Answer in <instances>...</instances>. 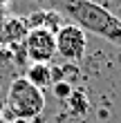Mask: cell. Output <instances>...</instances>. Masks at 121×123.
Wrapping results in <instances>:
<instances>
[{
  "label": "cell",
  "instance_id": "cell-1",
  "mask_svg": "<svg viewBox=\"0 0 121 123\" xmlns=\"http://www.w3.org/2000/svg\"><path fill=\"white\" fill-rule=\"evenodd\" d=\"M63 11L79 25L85 34H94L99 38L121 47V20L94 0H63Z\"/></svg>",
  "mask_w": 121,
  "mask_h": 123
},
{
  "label": "cell",
  "instance_id": "cell-2",
  "mask_svg": "<svg viewBox=\"0 0 121 123\" xmlns=\"http://www.w3.org/2000/svg\"><path fill=\"white\" fill-rule=\"evenodd\" d=\"M7 105L16 119H38L40 112L45 110V92L32 85L25 76H18L7 90Z\"/></svg>",
  "mask_w": 121,
  "mask_h": 123
},
{
  "label": "cell",
  "instance_id": "cell-3",
  "mask_svg": "<svg viewBox=\"0 0 121 123\" xmlns=\"http://www.w3.org/2000/svg\"><path fill=\"white\" fill-rule=\"evenodd\" d=\"M54 38H56V54L63 61H70L76 65L88 52V36L74 23H65L54 34Z\"/></svg>",
  "mask_w": 121,
  "mask_h": 123
},
{
  "label": "cell",
  "instance_id": "cell-4",
  "mask_svg": "<svg viewBox=\"0 0 121 123\" xmlns=\"http://www.w3.org/2000/svg\"><path fill=\"white\" fill-rule=\"evenodd\" d=\"M25 54L32 63H49L56 56V38L49 29H29L23 40Z\"/></svg>",
  "mask_w": 121,
  "mask_h": 123
},
{
  "label": "cell",
  "instance_id": "cell-5",
  "mask_svg": "<svg viewBox=\"0 0 121 123\" xmlns=\"http://www.w3.org/2000/svg\"><path fill=\"white\" fill-rule=\"evenodd\" d=\"M27 31H29V27L23 18H7L2 27H0V38H2L5 45H18V43L25 40Z\"/></svg>",
  "mask_w": 121,
  "mask_h": 123
},
{
  "label": "cell",
  "instance_id": "cell-6",
  "mask_svg": "<svg viewBox=\"0 0 121 123\" xmlns=\"http://www.w3.org/2000/svg\"><path fill=\"white\" fill-rule=\"evenodd\" d=\"M25 78L32 85H36L38 90H45V87L52 85V67H49L47 63H32L29 67H27Z\"/></svg>",
  "mask_w": 121,
  "mask_h": 123
},
{
  "label": "cell",
  "instance_id": "cell-7",
  "mask_svg": "<svg viewBox=\"0 0 121 123\" xmlns=\"http://www.w3.org/2000/svg\"><path fill=\"white\" fill-rule=\"evenodd\" d=\"M67 107H70V112H72L74 117H83V114L90 110L88 94H85L83 90H74V92H72V96L67 98Z\"/></svg>",
  "mask_w": 121,
  "mask_h": 123
},
{
  "label": "cell",
  "instance_id": "cell-8",
  "mask_svg": "<svg viewBox=\"0 0 121 123\" xmlns=\"http://www.w3.org/2000/svg\"><path fill=\"white\" fill-rule=\"evenodd\" d=\"M52 92H54V96L58 98V101H67L70 96H72V85H70L67 81H58V83H54L52 85Z\"/></svg>",
  "mask_w": 121,
  "mask_h": 123
},
{
  "label": "cell",
  "instance_id": "cell-9",
  "mask_svg": "<svg viewBox=\"0 0 121 123\" xmlns=\"http://www.w3.org/2000/svg\"><path fill=\"white\" fill-rule=\"evenodd\" d=\"M13 123H29V121H25V119H16Z\"/></svg>",
  "mask_w": 121,
  "mask_h": 123
},
{
  "label": "cell",
  "instance_id": "cell-10",
  "mask_svg": "<svg viewBox=\"0 0 121 123\" xmlns=\"http://www.w3.org/2000/svg\"><path fill=\"white\" fill-rule=\"evenodd\" d=\"M38 2H40V0H38Z\"/></svg>",
  "mask_w": 121,
  "mask_h": 123
}]
</instances>
